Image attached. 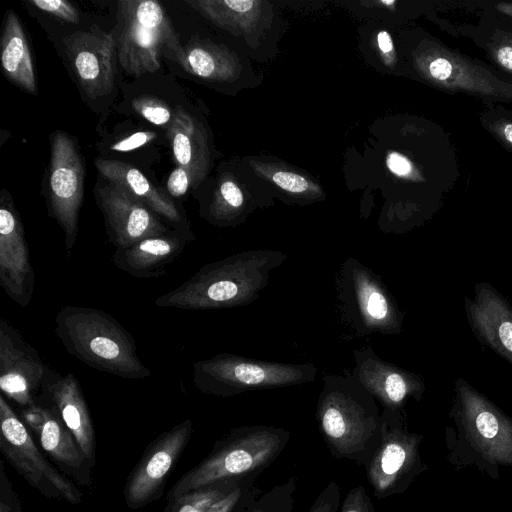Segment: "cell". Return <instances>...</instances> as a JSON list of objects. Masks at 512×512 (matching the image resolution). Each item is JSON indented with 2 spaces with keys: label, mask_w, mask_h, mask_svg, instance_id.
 I'll list each match as a JSON object with an SVG mask.
<instances>
[{
  "label": "cell",
  "mask_w": 512,
  "mask_h": 512,
  "mask_svg": "<svg viewBox=\"0 0 512 512\" xmlns=\"http://www.w3.org/2000/svg\"><path fill=\"white\" fill-rule=\"evenodd\" d=\"M0 512H22V507L13 486L0 462Z\"/></svg>",
  "instance_id": "obj_32"
},
{
  "label": "cell",
  "mask_w": 512,
  "mask_h": 512,
  "mask_svg": "<svg viewBox=\"0 0 512 512\" xmlns=\"http://www.w3.org/2000/svg\"><path fill=\"white\" fill-rule=\"evenodd\" d=\"M505 138L512 143V124H508L504 127Z\"/></svg>",
  "instance_id": "obj_41"
},
{
  "label": "cell",
  "mask_w": 512,
  "mask_h": 512,
  "mask_svg": "<svg viewBox=\"0 0 512 512\" xmlns=\"http://www.w3.org/2000/svg\"><path fill=\"white\" fill-rule=\"evenodd\" d=\"M317 372L313 363H281L220 353L195 362L192 381L201 393L227 398L310 383Z\"/></svg>",
  "instance_id": "obj_7"
},
{
  "label": "cell",
  "mask_w": 512,
  "mask_h": 512,
  "mask_svg": "<svg viewBox=\"0 0 512 512\" xmlns=\"http://www.w3.org/2000/svg\"><path fill=\"white\" fill-rule=\"evenodd\" d=\"M464 308L476 338L512 365V306L491 284L478 282Z\"/></svg>",
  "instance_id": "obj_19"
},
{
  "label": "cell",
  "mask_w": 512,
  "mask_h": 512,
  "mask_svg": "<svg viewBox=\"0 0 512 512\" xmlns=\"http://www.w3.org/2000/svg\"><path fill=\"white\" fill-rule=\"evenodd\" d=\"M287 259L280 250L255 249L234 253L203 265L179 287L154 301L161 308L211 310L244 307L268 286L271 273Z\"/></svg>",
  "instance_id": "obj_1"
},
{
  "label": "cell",
  "mask_w": 512,
  "mask_h": 512,
  "mask_svg": "<svg viewBox=\"0 0 512 512\" xmlns=\"http://www.w3.org/2000/svg\"><path fill=\"white\" fill-rule=\"evenodd\" d=\"M50 404L70 430L91 466L96 464L95 434L81 385L73 373L47 369L36 400Z\"/></svg>",
  "instance_id": "obj_20"
},
{
  "label": "cell",
  "mask_w": 512,
  "mask_h": 512,
  "mask_svg": "<svg viewBox=\"0 0 512 512\" xmlns=\"http://www.w3.org/2000/svg\"><path fill=\"white\" fill-rule=\"evenodd\" d=\"M340 318L357 336L396 335L403 330L404 312L380 275L354 257L340 266L336 279Z\"/></svg>",
  "instance_id": "obj_8"
},
{
  "label": "cell",
  "mask_w": 512,
  "mask_h": 512,
  "mask_svg": "<svg viewBox=\"0 0 512 512\" xmlns=\"http://www.w3.org/2000/svg\"><path fill=\"white\" fill-rule=\"evenodd\" d=\"M193 433L187 419L159 435L146 449L127 478L124 500L139 509L159 499L166 481Z\"/></svg>",
  "instance_id": "obj_12"
},
{
  "label": "cell",
  "mask_w": 512,
  "mask_h": 512,
  "mask_svg": "<svg viewBox=\"0 0 512 512\" xmlns=\"http://www.w3.org/2000/svg\"><path fill=\"white\" fill-rule=\"evenodd\" d=\"M451 63L444 58H436L429 65V71L433 78L445 80L452 74Z\"/></svg>",
  "instance_id": "obj_37"
},
{
  "label": "cell",
  "mask_w": 512,
  "mask_h": 512,
  "mask_svg": "<svg viewBox=\"0 0 512 512\" xmlns=\"http://www.w3.org/2000/svg\"><path fill=\"white\" fill-rule=\"evenodd\" d=\"M381 414L375 398L349 372L323 377L315 415L334 458L366 467L381 441Z\"/></svg>",
  "instance_id": "obj_2"
},
{
  "label": "cell",
  "mask_w": 512,
  "mask_h": 512,
  "mask_svg": "<svg viewBox=\"0 0 512 512\" xmlns=\"http://www.w3.org/2000/svg\"><path fill=\"white\" fill-rule=\"evenodd\" d=\"M498 61L505 68L512 70V47H502L497 53Z\"/></svg>",
  "instance_id": "obj_39"
},
{
  "label": "cell",
  "mask_w": 512,
  "mask_h": 512,
  "mask_svg": "<svg viewBox=\"0 0 512 512\" xmlns=\"http://www.w3.org/2000/svg\"><path fill=\"white\" fill-rule=\"evenodd\" d=\"M290 435L284 428L267 425L232 429L172 486L167 501L214 482L258 478L285 450Z\"/></svg>",
  "instance_id": "obj_4"
},
{
  "label": "cell",
  "mask_w": 512,
  "mask_h": 512,
  "mask_svg": "<svg viewBox=\"0 0 512 512\" xmlns=\"http://www.w3.org/2000/svg\"><path fill=\"white\" fill-rule=\"evenodd\" d=\"M1 64L7 78L23 91L37 93L30 50L20 20L12 10L5 14L1 38Z\"/></svg>",
  "instance_id": "obj_25"
},
{
  "label": "cell",
  "mask_w": 512,
  "mask_h": 512,
  "mask_svg": "<svg viewBox=\"0 0 512 512\" xmlns=\"http://www.w3.org/2000/svg\"><path fill=\"white\" fill-rule=\"evenodd\" d=\"M381 441L366 476L377 499L403 494L428 466L422 460L421 434L408 429L404 410L382 409Z\"/></svg>",
  "instance_id": "obj_9"
},
{
  "label": "cell",
  "mask_w": 512,
  "mask_h": 512,
  "mask_svg": "<svg viewBox=\"0 0 512 512\" xmlns=\"http://www.w3.org/2000/svg\"><path fill=\"white\" fill-rule=\"evenodd\" d=\"M257 478L218 481L167 501L163 512H244L263 493Z\"/></svg>",
  "instance_id": "obj_22"
},
{
  "label": "cell",
  "mask_w": 512,
  "mask_h": 512,
  "mask_svg": "<svg viewBox=\"0 0 512 512\" xmlns=\"http://www.w3.org/2000/svg\"><path fill=\"white\" fill-rule=\"evenodd\" d=\"M296 489L297 479L292 476L263 492L244 512H293Z\"/></svg>",
  "instance_id": "obj_27"
},
{
  "label": "cell",
  "mask_w": 512,
  "mask_h": 512,
  "mask_svg": "<svg viewBox=\"0 0 512 512\" xmlns=\"http://www.w3.org/2000/svg\"><path fill=\"white\" fill-rule=\"evenodd\" d=\"M0 286L22 308L32 300L35 286L24 227L5 190L0 198Z\"/></svg>",
  "instance_id": "obj_14"
},
{
  "label": "cell",
  "mask_w": 512,
  "mask_h": 512,
  "mask_svg": "<svg viewBox=\"0 0 512 512\" xmlns=\"http://www.w3.org/2000/svg\"><path fill=\"white\" fill-rule=\"evenodd\" d=\"M222 4L234 13H244L253 5V1H221Z\"/></svg>",
  "instance_id": "obj_38"
},
{
  "label": "cell",
  "mask_w": 512,
  "mask_h": 512,
  "mask_svg": "<svg viewBox=\"0 0 512 512\" xmlns=\"http://www.w3.org/2000/svg\"><path fill=\"white\" fill-rule=\"evenodd\" d=\"M132 106L139 115L152 124L165 125L172 120V111L168 104L154 96H139L133 100Z\"/></svg>",
  "instance_id": "obj_28"
},
{
  "label": "cell",
  "mask_w": 512,
  "mask_h": 512,
  "mask_svg": "<svg viewBox=\"0 0 512 512\" xmlns=\"http://www.w3.org/2000/svg\"><path fill=\"white\" fill-rule=\"evenodd\" d=\"M192 240L179 230H170L142 239L131 246L116 248L111 260L118 269L135 278L159 277Z\"/></svg>",
  "instance_id": "obj_21"
},
{
  "label": "cell",
  "mask_w": 512,
  "mask_h": 512,
  "mask_svg": "<svg viewBox=\"0 0 512 512\" xmlns=\"http://www.w3.org/2000/svg\"><path fill=\"white\" fill-rule=\"evenodd\" d=\"M63 43L84 92L91 98L110 94L116 74L117 49L114 35L92 26L89 30L66 36Z\"/></svg>",
  "instance_id": "obj_15"
},
{
  "label": "cell",
  "mask_w": 512,
  "mask_h": 512,
  "mask_svg": "<svg viewBox=\"0 0 512 512\" xmlns=\"http://www.w3.org/2000/svg\"><path fill=\"white\" fill-rule=\"evenodd\" d=\"M94 193L109 241L116 248L171 230L147 205L112 183L107 182Z\"/></svg>",
  "instance_id": "obj_18"
},
{
  "label": "cell",
  "mask_w": 512,
  "mask_h": 512,
  "mask_svg": "<svg viewBox=\"0 0 512 512\" xmlns=\"http://www.w3.org/2000/svg\"><path fill=\"white\" fill-rule=\"evenodd\" d=\"M156 134L149 131L133 133L126 138L114 143L111 149L118 152H128L146 145L155 138Z\"/></svg>",
  "instance_id": "obj_34"
},
{
  "label": "cell",
  "mask_w": 512,
  "mask_h": 512,
  "mask_svg": "<svg viewBox=\"0 0 512 512\" xmlns=\"http://www.w3.org/2000/svg\"><path fill=\"white\" fill-rule=\"evenodd\" d=\"M0 450L10 465L43 496L73 505L82 502L78 485L43 456L3 394L0 395Z\"/></svg>",
  "instance_id": "obj_10"
},
{
  "label": "cell",
  "mask_w": 512,
  "mask_h": 512,
  "mask_svg": "<svg viewBox=\"0 0 512 512\" xmlns=\"http://www.w3.org/2000/svg\"><path fill=\"white\" fill-rule=\"evenodd\" d=\"M189 73L204 79H223L231 71L226 56L217 48L193 43L185 48Z\"/></svg>",
  "instance_id": "obj_26"
},
{
  "label": "cell",
  "mask_w": 512,
  "mask_h": 512,
  "mask_svg": "<svg viewBox=\"0 0 512 512\" xmlns=\"http://www.w3.org/2000/svg\"><path fill=\"white\" fill-rule=\"evenodd\" d=\"M21 419L38 437L42 449L61 473L78 486H91L92 466L50 404L37 401L34 405L23 408Z\"/></svg>",
  "instance_id": "obj_16"
},
{
  "label": "cell",
  "mask_w": 512,
  "mask_h": 512,
  "mask_svg": "<svg viewBox=\"0 0 512 512\" xmlns=\"http://www.w3.org/2000/svg\"><path fill=\"white\" fill-rule=\"evenodd\" d=\"M173 156L178 166L184 168L192 184L197 185L204 176L206 147L199 123L185 110L178 108L167 127Z\"/></svg>",
  "instance_id": "obj_24"
},
{
  "label": "cell",
  "mask_w": 512,
  "mask_h": 512,
  "mask_svg": "<svg viewBox=\"0 0 512 512\" xmlns=\"http://www.w3.org/2000/svg\"><path fill=\"white\" fill-rule=\"evenodd\" d=\"M117 24L114 29L118 60L134 77L154 73L165 56L177 62L188 73L185 48L156 0H120L117 3Z\"/></svg>",
  "instance_id": "obj_6"
},
{
  "label": "cell",
  "mask_w": 512,
  "mask_h": 512,
  "mask_svg": "<svg viewBox=\"0 0 512 512\" xmlns=\"http://www.w3.org/2000/svg\"><path fill=\"white\" fill-rule=\"evenodd\" d=\"M190 182L191 179L188 172L184 168L177 166L170 173L167 180L168 192L173 197H180L187 192Z\"/></svg>",
  "instance_id": "obj_35"
},
{
  "label": "cell",
  "mask_w": 512,
  "mask_h": 512,
  "mask_svg": "<svg viewBox=\"0 0 512 512\" xmlns=\"http://www.w3.org/2000/svg\"><path fill=\"white\" fill-rule=\"evenodd\" d=\"M449 415L456 425V432L446 427L447 440L455 444L451 450L464 446L455 455L464 451L471 465L494 480L499 466L512 467V419L465 379L455 380Z\"/></svg>",
  "instance_id": "obj_5"
},
{
  "label": "cell",
  "mask_w": 512,
  "mask_h": 512,
  "mask_svg": "<svg viewBox=\"0 0 512 512\" xmlns=\"http://www.w3.org/2000/svg\"><path fill=\"white\" fill-rule=\"evenodd\" d=\"M378 46L383 53H389L393 50V42L391 36L386 31H381L377 36Z\"/></svg>",
  "instance_id": "obj_40"
},
{
  "label": "cell",
  "mask_w": 512,
  "mask_h": 512,
  "mask_svg": "<svg viewBox=\"0 0 512 512\" xmlns=\"http://www.w3.org/2000/svg\"><path fill=\"white\" fill-rule=\"evenodd\" d=\"M341 488L335 480L322 489L307 512H338L340 508Z\"/></svg>",
  "instance_id": "obj_29"
},
{
  "label": "cell",
  "mask_w": 512,
  "mask_h": 512,
  "mask_svg": "<svg viewBox=\"0 0 512 512\" xmlns=\"http://www.w3.org/2000/svg\"><path fill=\"white\" fill-rule=\"evenodd\" d=\"M55 333L69 354L87 366L125 379L151 375L137 354L132 335L111 315L91 307H62Z\"/></svg>",
  "instance_id": "obj_3"
},
{
  "label": "cell",
  "mask_w": 512,
  "mask_h": 512,
  "mask_svg": "<svg viewBox=\"0 0 512 512\" xmlns=\"http://www.w3.org/2000/svg\"><path fill=\"white\" fill-rule=\"evenodd\" d=\"M84 167L74 140L61 131L51 137L48 206L64 233L67 256L72 254L78 234L83 200Z\"/></svg>",
  "instance_id": "obj_11"
},
{
  "label": "cell",
  "mask_w": 512,
  "mask_h": 512,
  "mask_svg": "<svg viewBox=\"0 0 512 512\" xmlns=\"http://www.w3.org/2000/svg\"><path fill=\"white\" fill-rule=\"evenodd\" d=\"M100 175L137 200L147 205L161 219L168 221L179 230L194 239L192 232L185 227L183 215L176 204L142 174L136 167L118 161L97 158L94 161Z\"/></svg>",
  "instance_id": "obj_23"
},
{
  "label": "cell",
  "mask_w": 512,
  "mask_h": 512,
  "mask_svg": "<svg viewBox=\"0 0 512 512\" xmlns=\"http://www.w3.org/2000/svg\"><path fill=\"white\" fill-rule=\"evenodd\" d=\"M272 180L281 189L291 193H303L309 189L308 181L301 175L279 171L272 175Z\"/></svg>",
  "instance_id": "obj_33"
},
{
  "label": "cell",
  "mask_w": 512,
  "mask_h": 512,
  "mask_svg": "<svg viewBox=\"0 0 512 512\" xmlns=\"http://www.w3.org/2000/svg\"><path fill=\"white\" fill-rule=\"evenodd\" d=\"M39 353L5 318H0V389L22 408L36 403L47 369Z\"/></svg>",
  "instance_id": "obj_13"
},
{
  "label": "cell",
  "mask_w": 512,
  "mask_h": 512,
  "mask_svg": "<svg viewBox=\"0 0 512 512\" xmlns=\"http://www.w3.org/2000/svg\"><path fill=\"white\" fill-rule=\"evenodd\" d=\"M349 373L381 404L382 409L404 410L408 399H422L423 378L381 358L371 346L353 351Z\"/></svg>",
  "instance_id": "obj_17"
},
{
  "label": "cell",
  "mask_w": 512,
  "mask_h": 512,
  "mask_svg": "<svg viewBox=\"0 0 512 512\" xmlns=\"http://www.w3.org/2000/svg\"><path fill=\"white\" fill-rule=\"evenodd\" d=\"M32 5L46 13H49L63 21L70 23L79 22L77 9L66 0H30Z\"/></svg>",
  "instance_id": "obj_30"
},
{
  "label": "cell",
  "mask_w": 512,
  "mask_h": 512,
  "mask_svg": "<svg viewBox=\"0 0 512 512\" xmlns=\"http://www.w3.org/2000/svg\"><path fill=\"white\" fill-rule=\"evenodd\" d=\"M340 512H375L373 502L363 485L355 486L347 493Z\"/></svg>",
  "instance_id": "obj_31"
},
{
  "label": "cell",
  "mask_w": 512,
  "mask_h": 512,
  "mask_svg": "<svg viewBox=\"0 0 512 512\" xmlns=\"http://www.w3.org/2000/svg\"><path fill=\"white\" fill-rule=\"evenodd\" d=\"M386 163L389 170L399 176H407L412 171V165L410 161L397 152L389 153Z\"/></svg>",
  "instance_id": "obj_36"
}]
</instances>
